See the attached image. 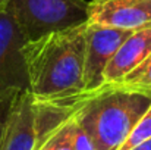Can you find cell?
Masks as SVG:
<instances>
[{
  "label": "cell",
  "instance_id": "cell-1",
  "mask_svg": "<svg viewBox=\"0 0 151 150\" xmlns=\"http://www.w3.org/2000/svg\"><path fill=\"white\" fill-rule=\"evenodd\" d=\"M85 25L24 43L28 90L35 101L82 103L90 96L84 91Z\"/></svg>",
  "mask_w": 151,
  "mask_h": 150
},
{
  "label": "cell",
  "instance_id": "cell-2",
  "mask_svg": "<svg viewBox=\"0 0 151 150\" xmlns=\"http://www.w3.org/2000/svg\"><path fill=\"white\" fill-rule=\"evenodd\" d=\"M150 104L151 97L147 94L104 87L84 100L73 118L96 150H119Z\"/></svg>",
  "mask_w": 151,
  "mask_h": 150
},
{
  "label": "cell",
  "instance_id": "cell-3",
  "mask_svg": "<svg viewBox=\"0 0 151 150\" xmlns=\"http://www.w3.org/2000/svg\"><path fill=\"white\" fill-rule=\"evenodd\" d=\"M4 6L27 43L49 33L85 25L90 0H9Z\"/></svg>",
  "mask_w": 151,
  "mask_h": 150
},
{
  "label": "cell",
  "instance_id": "cell-4",
  "mask_svg": "<svg viewBox=\"0 0 151 150\" xmlns=\"http://www.w3.org/2000/svg\"><path fill=\"white\" fill-rule=\"evenodd\" d=\"M131 30L106 27L94 22L85 25V56H84V91L87 94L97 93L104 88L103 74L123 40Z\"/></svg>",
  "mask_w": 151,
  "mask_h": 150
},
{
  "label": "cell",
  "instance_id": "cell-5",
  "mask_svg": "<svg viewBox=\"0 0 151 150\" xmlns=\"http://www.w3.org/2000/svg\"><path fill=\"white\" fill-rule=\"evenodd\" d=\"M25 40L15 19L0 6V93L28 88L27 66L22 56Z\"/></svg>",
  "mask_w": 151,
  "mask_h": 150
},
{
  "label": "cell",
  "instance_id": "cell-6",
  "mask_svg": "<svg viewBox=\"0 0 151 150\" xmlns=\"http://www.w3.org/2000/svg\"><path fill=\"white\" fill-rule=\"evenodd\" d=\"M38 143L35 100L28 88L21 90L7 115L0 150H35Z\"/></svg>",
  "mask_w": 151,
  "mask_h": 150
},
{
  "label": "cell",
  "instance_id": "cell-7",
  "mask_svg": "<svg viewBox=\"0 0 151 150\" xmlns=\"http://www.w3.org/2000/svg\"><path fill=\"white\" fill-rule=\"evenodd\" d=\"M88 22L122 30L151 25V0H90Z\"/></svg>",
  "mask_w": 151,
  "mask_h": 150
},
{
  "label": "cell",
  "instance_id": "cell-8",
  "mask_svg": "<svg viewBox=\"0 0 151 150\" xmlns=\"http://www.w3.org/2000/svg\"><path fill=\"white\" fill-rule=\"evenodd\" d=\"M150 53L151 25L132 31L107 63L103 74L104 87L116 86L117 83H120L122 78L128 75L135 66H138Z\"/></svg>",
  "mask_w": 151,
  "mask_h": 150
},
{
  "label": "cell",
  "instance_id": "cell-9",
  "mask_svg": "<svg viewBox=\"0 0 151 150\" xmlns=\"http://www.w3.org/2000/svg\"><path fill=\"white\" fill-rule=\"evenodd\" d=\"M110 87H119L123 90L142 93L151 97V53L128 75H125L120 83Z\"/></svg>",
  "mask_w": 151,
  "mask_h": 150
},
{
  "label": "cell",
  "instance_id": "cell-10",
  "mask_svg": "<svg viewBox=\"0 0 151 150\" xmlns=\"http://www.w3.org/2000/svg\"><path fill=\"white\" fill-rule=\"evenodd\" d=\"M35 150H73L68 131V119L51 131L44 140H41Z\"/></svg>",
  "mask_w": 151,
  "mask_h": 150
},
{
  "label": "cell",
  "instance_id": "cell-11",
  "mask_svg": "<svg viewBox=\"0 0 151 150\" xmlns=\"http://www.w3.org/2000/svg\"><path fill=\"white\" fill-rule=\"evenodd\" d=\"M151 137V104L150 107L145 110V113L141 116V119L137 122V125L134 127V130L131 131V134L128 136V138L125 140V143L120 146L119 150H129L134 146H137L138 143L147 140Z\"/></svg>",
  "mask_w": 151,
  "mask_h": 150
},
{
  "label": "cell",
  "instance_id": "cell-12",
  "mask_svg": "<svg viewBox=\"0 0 151 150\" xmlns=\"http://www.w3.org/2000/svg\"><path fill=\"white\" fill-rule=\"evenodd\" d=\"M68 131H69V138H70V144L73 150H96L91 138L82 130V127L76 122L73 115L68 118Z\"/></svg>",
  "mask_w": 151,
  "mask_h": 150
},
{
  "label": "cell",
  "instance_id": "cell-13",
  "mask_svg": "<svg viewBox=\"0 0 151 150\" xmlns=\"http://www.w3.org/2000/svg\"><path fill=\"white\" fill-rule=\"evenodd\" d=\"M19 91L21 90H7V91L0 93V138L3 134V128H4L7 115L10 112L12 104H13V100L16 99Z\"/></svg>",
  "mask_w": 151,
  "mask_h": 150
},
{
  "label": "cell",
  "instance_id": "cell-14",
  "mask_svg": "<svg viewBox=\"0 0 151 150\" xmlns=\"http://www.w3.org/2000/svg\"><path fill=\"white\" fill-rule=\"evenodd\" d=\"M129 150H151V137L144 140V141H141V143H138L137 146H134Z\"/></svg>",
  "mask_w": 151,
  "mask_h": 150
},
{
  "label": "cell",
  "instance_id": "cell-15",
  "mask_svg": "<svg viewBox=\"0 0 151 150\" xmlns=\"http://www.w3.org/2000/svg\"><path fill=\"white\" fill-rule=\"evenodd\" d=\"M6 1H9V0H0V6H3V4H4Z\"/></svg>",
  "mask_w": 151,
  "mask_h": 150
}]
</instances>
